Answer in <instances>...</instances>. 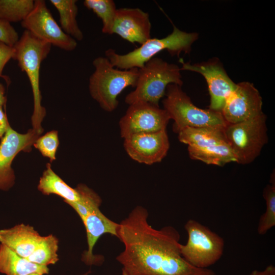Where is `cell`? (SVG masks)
Segmentation results:
<instances>
[{
	"label": "cell",
	"instance_id": "1",
	"mask_svg": "<svg viewBox=\"0 0 275 275\" xmlns=\"http://www.w3.org/2000/svg\"><path fill=\"white\" fill-rule=\"evenodd\" d=\"M146 208L138 206L119 223L118 238L124 246L117 257L127 275H216L195 267L181 254L179 232L172 226L160 229L148 222Z\"/></svg>",
	"mask_w": 275,
	"mask_h": 275
},
{
	"label": "cell",
	"instance_id": "2",
	"mask_svg": "<svg viewBox=\"0 0 275 275\" xmlns=\"http://www.w3.org/2000/svg\"><path fill=\"white\" fill-rule=\"evenodd\" d=\"M13 47L15 52L13 59L17 61L21 71L27 75L32 90L34 111L31 121L33 129L41 135L43 132L41 123L46 115V110L41 105L40 69L42 62L50 51L51 45L25 30Z\"/></svg>",
	"mask_w": 275,
	"mask_h": 275
},
{
	"label": "cell",
	"instance_id": "3",
	"mask_svg": "<svg viewBox=\"0 0 275 275\" xmlns=\"http://www.w3.org/2000/svg\"><path fill=\"white\" fill-rule=\"evenodd\" d=\"M173 32L162 38H150L138 48L124 54L113 49L105 51V56L116 68L129 70L141 68L159 52L167 50L171 56L179 57L182 52L189 53L191 45L198 38L196 33H187L173 25Z\"/></svg>",
	"mask_w": 275,
	"mask_h": 275
},
{
	"label": "cell",
	"instance_id": "4",
	"mask_svg": "<svg viewBox=\"0 0 275 275\" xmlns=\"http://www.w3.org/2000/svg\"><path fill=\"white\" fill-rule=\"evenodd\" d=\"M93 65L95 70L89 78L90 93L103 109L112 112L119 104V95L128 87H135L139 69L116 68L102 57L95 58Z\"/></svg>",
	"mask_w": 275,
	"mask_h": 275
},
{
	"label": "cell",
	"instance_id": "5",
	"mask_svg": "<svg viewBox=\"0 0 275 275\" xmlns=\"http://www.w3.org/2000/svg\"><path fill=\"white\" fill-rule=\"evenodd\" d=\"M180 71V68L175 64L159 58H152L139 69L135 89L126 95L125 102L129 105L145 102L159 106L169 85L182 86Z\"/></svg>",
	"mask_w": 275,
	"mask_h": 275
},
{
	"label": "cell",
	"instance_id": "6",
	"mask_svg": "<svg viewBox=\"0 0 275 275\" xmlns=\"http://www.w3.org/2000/svg\"><path fill=\"white\" fill-rule=\"evenodd\" d=\"M162 101L163 109L174 121L173 130L178 133L185 127H225L228 124L221 112L197 107L181 87L170 84Z\"/></svg>",
	"mask_w": 275,
	"mask_h": 275
},
{
	"label": "cell",
	"instance_id": "7",
	"mask_svg": "<svg viewBox=\"0 0 275 275\" xmlns=\"http://www.w3.org/2000/svg\"><path fill=\"white\" fill-rule=\"evenodd\" d=\"M266 117L263 114L234 124H228L224 132L236 162L245 164L253 162L268 142Z\"/></svg>",
	"mask_w": 275,
	"mask_h": 275
},
{
	"label": "cell",
	"instance_id": "8",
	"mask_svg": "<svg viewBox=\"0 0 275 275\" xmlns=\"http://www.w3.org/2000/svg\"><path fill=\"white\" fill-rule=\"evenodd\" d=\"M188 235L185 244H181V254L191 265L207 268L222 257L224 239L208 227L194 219L188 220L184 225Z\"/></svg>",
	"mask_w": 275,
	"mask_h": 275
},
{
	"label": "cell",
	"instance_id": "9",
	"mask_svg": "<svg viewBox=\"0 0 275 275\" xmlns=\"http://www.w3.org/2000/svg\"><path fill=\"white\" fill-rule=\"evenodd\" d=\"M21 25L37 38L65 51L77 47L76 40L62 30L43 0L34 1L33 9Z\"/></svg>",
	"mask_w": 275,
	"mask_h": 275
},
{
	"label": "cell",
	"instance_id": "10",
	"mask_svg": "<svg viewBox=\"0 0 275 275\" xmlns=\"http://www.w3.org/2000/svg\"><path fill=\"white\" fill-rule=\"evenodd\" d=\"M170 118L163 108L149 103L137 102L129 105L119 122L121 136L152 133L166 129Z\"/></svg>",
	"mask_w": 275,
	"mask_h": 275
},
{
	"label": "cell",
	"instance_id": "11",
	"mask_svg": "<svg viewBox=\"0 0 275 275\" xmlns=\"http://www.w3.org/2000/svg\"><path fill=\"white\" fill-rule=\"evenodd\" d=\"M181 70L198 72L205 78L210 96L209 109L221 112L225 104L232 92L236 84L229 77L221 63L216 60L191 64L182 59Z\"/></svg>",
	"mask_w": 275,
	"mask_h": 275
},
{
	"label": "cell",
	"instance_id": "12",
	"mask_svg": "<svg viewBox=\"0 0 275 275\" xmlns=\"http://www.w3.org/2000/svg\"><path fill=\"white\" fill-rule=\"evenodd\" d=\"M40 136L33 129L22 134L8 128L0 143V189L9 190L15 183L12 162L20 152H29L36 140Z\"/></svg>",
	"mask_w": 275,
	"mask_h": 275
},
{
	"label": "cell",
	"instance_id": "13",
	"mask_svg": "<svg viewBox=\"0 0 275 275\" xmlns=\"http://www.w3.org/2000/svg\"><path fill=\"white\" fill-rule=\"evenodd\" d=\"M262 100L258 90L252 83L236 84L221 111L227 124H234L255 117L262 113Z\"/></svg>",
	"mask_w": 275,
	"mask_h": 275
},
{
	"label": "cell",
	"instance_id": "14",
	"mask_svg": "<svg viewBox=\"0 0 275 275\" xmlns=\"http://www.w3.org/2000/svg\"><path fill=\"white\" fill-rule=\"evenodd\" d=\"M124 139L125 150L130 158L148 165L161 161L170 147L166 129L155 132L132 134Z\"/></svg>",
	"mask_w": 275,
	"mask_h": 275
},
{
	"label": "cell",
	"instance_id": "15",
	"mask_svg": "<svg viewBox=\"0 0 275 275\" xmlns=\"http://www.w3.org/2000/svg\"><path fill=\"white\" fill-rule=\"evenodd\" d=\"M149 15L139 8L117 9L113 34L131 43L142 45L151 38Z\"/></svg>",
	"mask_w": 275,
	"mask_h": 275
},
{
	"label": "cell",
	"instance_id": "16",
	"mask_svg": "<svg viewBox=\"0 0 275 275\" xmlns=\"http://www.w3.org/2000/svg\"><path fill=\"white\" fill-rule=\"evenodd\" d=\"M87 232L88 250L84 252L82 260L87 265L96 264L101 261L93 253L94 246L103 234L108 233L118 237L119 224L108 218L99 207L91 210L82 221Z\"/></svg>",
	"mask_w": 275,
	"mask_h": 275
},
{
	"label": "cell",
	"instance_id": "17",
	"mask_svg": "<svg viewBox=\"0 0 275 275\" xmlns=\"http://www.w3.org/2000/svg\"><path fill=\"white\" fill-rule=\"evenodd\" d=\"M42 238L32 226L23 224L0 230L1 243L25 258L32 254Z\"/></svg>",
	"mask_w": 275,
	"mask_h": 275
},
{
	"label": "cell",
	"instance_id": "18",
	"mask_svg": "<svg viewBox=\"0 0 275 275\" xmlns=\"http://www.w3.org/2000/svg\"><path fill=\"white\" fill-rule=\"evenodd\" d=\"M47 266L33 263L20 256L6 245L0 244V273L6 275L48 274Z\"/></svg>",
	"mask_w": 275,
	"mask_h": 275
},
{
	"label": "cell",
	"instance_id": "19",
	"mask_svg": "<svg viewBox=\"0 0 275 275\" xmlns=\"http://www.w3.org/2000/svg\"><path fill=\"white\" fill-rule=\"evenodd\" d=\"M225 127H185L178 133V139L189 147L196 148L228 143L224 132Z\"/></svg>",
	"mask_w": 275,
	"mask_h": 275
},
{
	"label": "cell",
	"instance_id": "20",
	"mask_svg": "<svg viewBox=\"0 0 275 275\" xmlns=\"http://www.w3.org/2000/svg\"><path fill=\"white\" fill-rule=\"evenodd\" d=\"M38 189L45 195H58L63 198L65 202H75L80 200L79 194L76 188L69 186L57 175L49 163L46 164V169L40 178Z\"/></svg>",
	"mask_w": 275,
	"mask_h": 275
},
{
	"label": "cell",
	"instance_id": "21",
	"mask_svg": "<svg viewBox=\"0 0 275 275\" xmlns=\"http://www.w3.org/2000/svg\"><path fill=\"white\" fill-rule=\"evenodd\" d=\"M188 151L191 158L208 164L223 166L230 162H236L234 153L228 143L204 148L188 146Z\"/></svg>",
	"mask_w": 275,
	"mask_h": 275
},
{
	"label": "cell",
	"instance_id": "22",
	"mask_svg": "<svg viewBox=\"0 0 275 275\" xmlns=\"http://www.w3.org/2000/svg\"><path fill=\"white\" fill-rule=\"evenodd\" d=\"M57 10L62 30L75 40L81 41L84 35L79 28L76 16L78 8L76 0H50Z\"/></svg>",
	"mask_w": 275,
	"mask_h": 275
},
{
	"label": "cell",
	"instance_id": "23",
	"mask_svg": "<svg viewBox=\"0 0 275 275\" xmlns=\"http://www.w3.org/2000/svg\"><path fill=\"white\" fill-rule=\"evenodd\" d=\"M59 240L52 234L43 238L32 254L26 259L30 261L40 265L47 266L54 264L59 260L57 252Z\"/></svg>",
	"mask_w": 275,
	"mask_h": 275
},
{
	"label": "cell",
	"instance_id": "24",
	"mask_svg": "<svg viewBox=\"0 0 275 275\" xmlns=\"http://www.w3.org/2000/svg\"><path fill=\"white\" fill-rule=\"evenodd\" d=\"M34 5L33 0H0V20L9 23L21 22Z\"/></svg>",
	"mask_w": 275,
	"mask_h": 275
},
{
	"label": "cell",
	"instance_id": "25",
	"mask_svg": "<svg viewBox=\"0 0 275 275\" xmlns=\"http://www.w3.org/2000/svg\"><path fill=\"white\" fill-rule=\"evenodd\" d=\"M84 6L93 11L101 20L102 32L104 34H113L116 6L113 0H85Z\"/></svg>",
	"mask_w": 275,
	"mask_h": 275
},
{
	"label": "cell",
	"instance_id": "26",
	"mask_svg": "<svg viewBox=\"0 0 275 275\" xmlns=\"http://www.w3.org/2000/svg\"><path fill=\"white\" fill-rule=\"evenodd\" d=\"M270 184L264 189L263 196L266 201V210L260 216L257 232L259 235H264L275 226V183L274 177L271 178Z\"/></svg>",
	"mask_w": 275,
	"mask_h": 275
},
{
	"label": "cell",
	"instance_id": "27",
	"mask_svg": "<svg viewBox=\"0 0 275 275\" xmlns=\"http://www.w3.org/2000/svg\"><path fill=\"white\" fill-rule=\"evenodd\" d=\"M75 188L79 194V201L65 203L75 210L82 221L91 210L100 206L101 199L94 191L85 184H80Z\"/></svg>",
	"mask_w": 275,
	"mask_h": 275
},
{
	"label": "cell",
	"instance_id": "28",
	"mask_svg": "<svg viewBox=\"0 0 275 275\" xmlns=\"http://www.w3.org/2000/svg\"><path fill=\"white\" fill-rule=\"evenodd\" d=\"M59 145L58 132L57 130H51L40 136L33 146L52 162L56 159V154Z\"/></svg>",
	"mask_w": 275,
	"mask_h": 275
},
{
	"label": "cell",
	"instance_id": "29",
	"mask_svg": "<svg viewBox=\"0 0 275 275\" xmlns=\"http://www.w3.org/2000/svg\"><path fill=\"white\" fill-rule=\"evenodd\" d=\"M19 39L18 33L11 23L0 20V41L13 47Z\"/></svg>",
	"mask_w": 275,
	"mask_h": 275
},
{
	"label": "cell",
	"instance_id": "30",
	"mask_svg": "<svg viewBox=\"0 0 275 275\" xmlns=\"http://www.w3.org/2000/svg\"><path fill=\"white\" fill-rule=\"evenodd\" d=\"M14 47L10 46L0 41V77H6L3 75V71L5 65L14 55Z\"/></svg>",
	"mask_w": 275,
	"mask_h": 275
},
{
	"label": "cell",
	"instance_id": "31",
	"mask_svg": "<svg viewBox=\"0 0 275 275\" xmlns=\"http://www.w3.org/2000/svg\"><path fill=\"white\" fill-rule=\"evenodd\" d=\"M9 126L6 114L3 111V106H0V139L4 136Z\"/></svg>",
	"mask_w": 275,
	"mask_h": 275
},
{
	"label": "cell",
	"instance_id": "32",
	"mask_svg": "<svg viewBox=\"0 0 275 275\" xmlns=\"http://www.w3.org/2000/svg\"><path fill=\"white\" fill-rule=\"evenodd\" d=\"M249 275H275V267L273 265H269L263 270H254Z\"/></svg>",
	"mask_w": 275,
	"mask_h": 275
},
{
	"label": "cell",
	"instance_id": "33",
	"mask_svg": "<svg viewBox=\"0 0 275 275\" xmlns=\"http://www.w3.org/2000/svg\"><path fill=\"white\" fill-rule=\"evenodd\" d=\"M5 88L4 86L0 82V106L5 105L6 101L7 98L5 96Z\"/></svg>",
	"mask_w": 275,
	"mask_h": 275
},
{
	"label": "cell",
	"instance_id": "34",
	"mask_svg": "<svg viewBox=\"0 0 275 275\" xmlns=\"http://www.w3.org/2000/svg\"><path fill=\"white\" fill-rule=\"evenodd\" d=\"M122 275H127L126 273H125L124 271H122ZM90 272H91V271H88V272H86V273H84V274H82L81 275H88Z\"/></svg>",
	"mask_w": 275,
	"mask_h": 275
},
{
	"label": "cell",
	"instance_id": "35",
	"mask_svg": "<svg viewBox=\"0 0 275 275\" xmlns=\"http://www.w3.org/2000/svg\"><path fill=\"white\" fill-rule=\"evenodd\" d=\"M29 275H40V274H39V273H32V274H29Z\"/></svg>",
	"mask_w": 275,
	"mask_h": 275
}]
</instances>
